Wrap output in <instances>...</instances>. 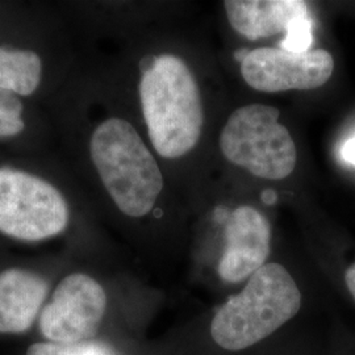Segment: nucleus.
Listing matches in <instances>:
<instances>
[{
	"mask_svg": "<svg viewBox=\"0 0 355 355\" xmlns=\"http://www.w3.org/2000/svg\"><path fill=\"white\" fill-rule=\"evenodd\" d=\"M26 128V124L21 120H12L0 117V139H8L20 135Z\"/></svg>",
	"mask_w": 355,
	"mask_h": 355,
	"instance_id": "4468645a",
	"label": "nucleus"
},
{
	"mask_svg": "<svg viewBox=\"0 0 355 355\" xmlns=\"http://www.w3.org/2000/svg\"><path fill=\"white\" fill-rule=\"evenodd\" d=\"M224 8L232 28L249 40L287 32L295 20L309 16L300 0H227Z\"/></svg>",
	"mask_w": 355,
	"mask_h": 355,
	"instance_id": "9d476101",
	"label": "nucleus"
},
{
	"mask_svg": "<svg viewBox=\"0 0 355 355\" xmlns=\"http://www.w3.org/2000/svg\"><path fill=\"white\" fill-rule=\"evenodd\" d=\"M62 355H103L91 346L83 345H64V353Z\"/></svg>",
	"mask_w": 355,
	"mask_h": 355,
	"instance_id": "2eb2a0df",
	"label": "nucleus"
},
{
	"mask_svg": "<svg viewBox=\"0 0 355 355\" xmlns=\"http://www.w3.org/2000/svg\"><path fill=\"white\" fill-rule=\"evenodd\" d=\"M70 220L64 195L42 178L0 168V233L38 242L61 234Z\"/></svg>",
	"mask_w": 355,
	"mask_h": 355,
	"instance_id": "39448f33",
	"label": "nucleus"
},
{
	"mask_svg": "<svg viewBox=\"0 0 355 355\" xmlns=\"http://www.w3.org/2000/svg\"><path fill=\"white\" fill-rule=\"evenodd\" d=\"M341 157L349 165L355 166V137L343 144L341 148Z\"/></svg>",
	"mask_w": 355,
	"mask_h": 355,
	"instance_id": "dca6fc26",
	"label": "nucleus"
},
{
	"mask_svg": "<svg viewBox=\"0 0 355 355\" xmlns=\"http://www.w3.org/2000/svg\"><path fill=\"white\" fill-rule=\"evenodd\" d=\"M334 70V60L324 49L284 51L258 48L242 60L241 74L252 89L261 92L313 89L324 86Z\"/></svg>",
	"mask_w": 355,
	"mask_h": 355,
	"instance_id": "0eeeda50",
	"label": "nucleus"
},
{
	"mask_svg": "<svg viewBox=\"0 0 355 355\" xmlns=\"http://www.w3.org/2000/svg\"><path fill=\"white\" fill-rule=\"evenodd\" d=\"M42 78V61L37 53L0 46V89L17 96H29Z\"/></svg>",
	"mask_w": 355,
	"mask_h": 355,
	"instance_id": "9b49d317",
	"label": "nucleus"
},
{
	"mask_svg": "<svg viewBox=\"0 0 355 355\" xmlns=\"http://www.w3.org/2000/svg\"><path fill=\"white\" fill-rule=\"evenodd\" d=\"M312 19L311 16H304L302 19H297L288 26L286 32V38L282 41V49L290 51H309V46L312 45L313 35H312Z\"/></svg>",
	"mask_w": 355,
	"mask_h": 355,
	"instance_id": "f8f14e48",
	"label": "nucleus"
},
{
	"mask_svg": "<svg viewBox=\"0 0 355 355\" xmlns=\"http://www.w3.org/2000/svg\"><path fill=\"white\" fill-rule=\"evenodd\" d=\"M89 154L105 190L124 215L142 217L152 211L164 177L130 123L119 117L103 121L91 136Z\"/></svg>",
	"mask_w": 355,
	"mask_h": 355,
	"instance_id": "7ed1b4c3",
	"label": "nucleus"
},
{
	"mask_svg": "<svg viewBox=\"0 0 355 355\" xmlns=\"http://www.w3.org/2000/svg\"><path fill=\"white\" fill-rule=\"evenodd\" d=\"M49 291L48 282L24 268L0 272V333L20 334L32 327Z\"/></svg>",
	"mask_w": 355,
	"mask_h": 355,
	"instance_id": "1a4fd4ad",
	"label": "nucleus"
},
{
	"mask_svg": "<svg viewBox=\"0 0 355 355\" xmlns=\"http://www.w3.org/2000/svg\"><path fill=\"white\" fill-rule=\"evenodd\" d=\"M300 306L302 293L288 270L267 263L218 309L211 322V336L225 350H243L279 329Z\"/></svg>",
	"mask_w": 355,
	"mask_h": 355,
	"instance_id": "f03ea898",
	"label": "nucleus"
},
{
	"mask_svg": "<svg viewBox=\"0 0 355 355\" xmlns=\"http://www.w3.org/2000/svg\"><path fill=\"white\" fill-rule=\"evenodd\" d=\"M23 103L19 96L11 91L0 89V117L21 120L23 117Z\"/></svg>",
	"mask_w": 355,
	"mask_h": 355,
	"instance_id": "ddd939ff",
	"label": "nucleus"
},
{
	"mask_svg": "<svg viewBox=\"0 0 355 355\" xmlns=\"http://www.w3.org/2000/svg\"><path fill=\"white\" fill-rule=\"evenodd\" d=\"M278 108L249 104L233 111L220 135V149L233 165L255 177L280 180L296 167V145L279 123Z\"/></svg>",
	"mask_w": 355,
	"mask_h": 355,
	"instance_id": "20e7f679",
	"label": "nucleus"
},
{
	"mask_svg": "<svg viewBox=\"0 0 355 355\" xmlns=\"http://www.w3.org/2000/svg\"><path fill=\"white\" fill-rule=\"evenodd\" d=\"M107 295L98 280L74 272L58 283L40 315V330L53 343L78 345L89 341L102 325Z\"/></svg>",
	"mask_w": 355,
	"mask_h": 355,
	"instance_id": "423d86ee",
	"label": "nucleus"
},
{
	"mask_svg": "<svg viewBox=\"0 0 355 355\" xmlns=\"http://www.w3.org/2000/svg\"><path fill=\"white\" fill-rule=\"evenodd\" d=\"M271 249V227L253 207L233 211L225 224V250L218 262V275L228 283H239L265 266Z\"/></svg>",
	"mask_w": 355,
	"mask_h": 355,
	"instance_id": "6e6552de",
	"label": "nucleus"
},
{
	"mask_svg": "<svg viewBox=\"0 0 355 355\" xmlns=\"http://www.w3.org/2000/svg\"><path fill=\"white\" fill-rule=\"evenodd\" d=\"M142 114L155 152L167 159L190 153L200 140L203 103L186 62L173 54L153 60L140 82Z\"/></svg>",
	"mask_w": 355,
	"mask_h": 355,
	"instance_id": "f257e3e1",
	"label": "nucleus"
}]
</instances>
